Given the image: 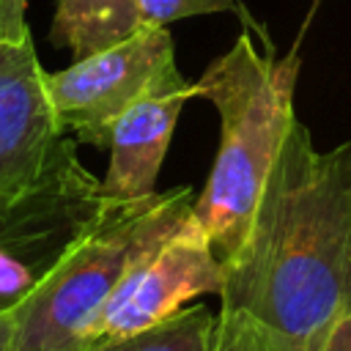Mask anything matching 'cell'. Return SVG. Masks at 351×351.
Listing matches in <instances>:
<instances>
[{"label":"cell","instance_id":"3","mask_svg":"<svg viewBox=\"0 0 351 351\" xmlns=\"http://www.w3.org/2000/svg\"><path fill=\"white\" fill-rule=\"evenodd\" d=\"M192 203V186L126 203L101 197L55 266L11 313L8 351H85L129 266L181 228Z\"/></svg>","mask_w":351,"mask_h":351},{"label":"cell","instance_id":"15","mask_svg":"<svg viewBox=\"0 0 351 351\" xmlns=\"http://www.w3.org/2000/svg\"><path fill=\"white\" fill-rule=\"evenodd\" d=\"M8 329H11V315H0V351H8Z\"/></svg>","mask_w":351,"mask_h":351},{"label":"cell","instance_id":"4","mask_svg":"<svg viewBox=\"0 0 351 351\" xmlns=\"http://www.w3.org/2000/svg\"><path fill=\"white\" fill-rule=\"evenodd\" d=\"M186 85L167 27H145L104 52L74 60L69 69L47 71V93L60 129L96 148L107 145L112 123L132 104Z\"/></svg>","mask_w":351,"mask_h":351},{"label":"cell","instance_id":"14","mask_svg":"<svg viewBox=\"0 0 351 351\" xmlns=\"http://www.w3.org/2000/svg\"><path fill=\"white\" fill-rule=\"evenodd\" d=\"M321 351H351V313H346L326 335Z\"/></svg>","mask_w":351,"mask_h":351},{"label":"cell","instance_id":"11","mask_svg":"<svg viewBox=\"0 0 351 351\" xmlns=\"http://www.w3.org/2000/svg\"><path fill=\"white\" fill-rule=\"evenodd\" d=\"M137 5H140L145 27H167L176 19L203 16V14H233L247 27V33L261 36L266 49L274 52V41H271L266 25L252 16V11L247 8L244 0H137Z\"/></svg>","mask_w":351,"mask_h":351},{"label":"cell","instance_id":"8","mask_svg":"<svg viewBox=\"0 0 351 351\" xmlns=\"http://www.w3.org/2000/svg\"><path fill=\"white\" fill-rule=\"evenodd\" d=\"M195 82L181 90L154 93L132 104L110 129V167L99 181V195L112 203L156 195V178L170 148L178 115L195 99Z\"/></svg>","mask_w":351,"mask_h":351},{"label":"cell","instance_id":"13","mask_svg":"<svg viewBox=\"0 0 351 351\" xmlns=\"http://www.w3.org/2000/svg\"><path fill=\"white\" fill-rule=\"evenodd\" d=\"M25 11H27V0H0V38L22 41L30 36Z\"/></svg>","mask_w":351,"mask_h":351},{"label":"cell","instance_id":"1","mask_svg":"<svg viewBox=\"0 0 351 351\" xmlns=\"http://www.w3.org/2000/svg\"><path fill=\"white\" fill-rule=\"evenodd\" d=\"M222 271L219 310L252 318L285 351H321L351 313V140L318 151L291 123Z\"/></svg>","mask_w":351,"mask_h":351},{"label":"cell","instance_id":"10","mask_svg":"<svg viewBox=\"0 0 351 351\" xmlns=\"http://www.w3.org/2000/svg\"><path fill=\"white\" fill-rule=\"evenodd\" d=\"M217 315L206 304L181 307L143 332L90 343L85 351H211Z\"/></svg>","mask_w":351,"mask_h":351},{"label":"cell","instance_id":"5","mask_svg":"<svg viewBox=\"0 0 351 351\" xmlns=\"http://www.w3.org/2000/svg\"><path fill=\"white\" fill-rule=\"evenodd\" d=\"M85 173L55 118L33 36L0 38V208Z\"/></svg>","mask_w":351,"mask_h":351},{"label":"cell","instance_id":"12","mask_svg":"<svg viewBox=\"0 0 351 351\" xmlns=\"http://www.w3.org/2000/svg\"><path fill=\"white\" fill-rule=\"evenodd\" d=\"M211 351H285L261 324L241 313L219 310L211 337Z\"/></svg>","mask_w":351,"mask_h":351},{"label":"cell","instance_id":"2","mask_svg":"<svg viewBox=\"0 0 351 351\" xmlns=\"http://www.w3.org/2000/svg\"><path fill=\"white\" fill-rule=\"evenodd\" d=\"M299 55L274 58L261 52L250 33L211 60L195 90L219 115V148L203 192L192 203V217L208 236L219 261L241 244L266 173L296 121L293 88Z\"/></svg>","mask_w":351,"mask_h":351},{"label":"cell","instance_id":"7","mask_svg":"<svg viewBox=\"0 0 351 351\" xmlns=\"http://www.w3.org/2000/svg\"><path fill=\"white\" fill-rule=\"evenodd\" d=\"M99 203V181L85 173L0 208V315L27 299Z\"/></svg>","mask_w":351,"mask_h":351},{"label":"cell","instance_id":"6","mask_svg":"<svg viewBox=\"0 0 351 351\" xmlns=\"http://www.w3.org/2000/svg\"><path fill=\"white\" fill-rule=\"evenodd\" d=\"M222 282V261L195 217H189L129 266L107 299L90 343L126 337L162 324L195 296H219Z\"/></svg>","mask_w":351,"mask_h":351},{"label":"cell","instance_id":"9","mask_svg":"<svg viewBox=\"0 0 351 351\" xmlns=\"http://www.w3.org/2000/svg\"><path fill=\"white\" fill-rule=\"evenodd\" d=\"M145 30L137 0H58L49 41L74 60L104 52Z\"/></svg>","mask_w":351,"mask_h":351}]
</instances>
